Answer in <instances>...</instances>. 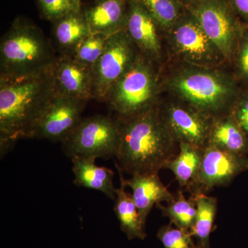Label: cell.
Returning <instances> with one entry per match:
<instances>
[{"mask_svg":"<svg viewBox=\"0 0 248 248\" xmlns=\"http://www.w3.org/2000/svg\"><path fill=\"white\" fill-rule=\"evenodd\" d=\"M162 94L211 120L231 112L243 87L230 67L210 68L167 62L161 70Z\"/></svg>","mask_w":248,"mask_h":248,"instance_id":"obj_1","label":"cell"},{"mask_svg":"<svg viewBox=\"0 0 248 248\" xmlns=\"http://www.w3.org/2000/svg\"><path fill=\"white\" fill-rule=\"evenodd\" d=\"M51 67L26 76H0L1 156L19 139L32 138L41 117L56 92Z\"/></svg>","mask_w":248,"mask_h":248,"instance_id":"obj_2","label":"cell"},{"mask_svg":"<svg viewBox=\"0 0 248 248\" xmlns=\"http://www.w3.org/2000/svg\"><path fill=\"white\" fill-rule=\"evenodd\" d=\"M159 104L128 118H116L120 133L117 164L131 175L159 174L179 153V143L161 119Z\"/></svg>","mask_w":248,"mask_h":248,"instance_id":"obj_3","label":"cell"},{"mask_svg":"<svg viewBox=\"0 0 248 248\" xmlns=\"http://www.w3.org/2000/svg\"><path fill=\"white\" fill-rule=\"evenodd\" d=\"M57 58L42 29L29 18L18 16L1 37L0 76H26L46 71Z\"/></svg>","mask_w":248,"mask_h":248,"instance_id":"obj_4","label":"cell"},{"mask_svg":"<svg viewBox=\"0 0 248 248\" xmlns=\"http://www.w3.org/2000/svg\"><path fill=\"white\" fill-rule=\"evenodd\" d=\"M161 70L139 53L108 96L107 103L115 118H128L159 102L162 97Z\"/></svg>","mask_w":248,"mask_h":248,"instance_id":"obj_5","label":"cell"},{"mask_svg":"<svg viewBox=\"0 0 248 248\" xmlns=\"http://www.w3.org/2000/svg\"><path fill=\"white\" fill-rule=\"evenodd\" d=\"M165 45L167 62L210 68L230 67L220 49L187 9L165 32Z\"/></svg>","mask_w":248,"mask_h":248,"instance_id":"obj_6","label":"cell"},{"mask_svg":"<svg viewBox=\"0 0 248 248\" xmlns=\"http://www.w3.org/2000/svg\"><path fill=\"white\" fill-rule=\"evenodd\" d=\"M120 141V126L115 117L95 115L82 117L62 144L63 151L70 157L107 159L117 156Z\"/></svg>","mask_w":248,"mask_h":248,"instance_id":"obj_7","label":"cell"},{"mask_svg":"<svg viewBox=\"0 0 248 248\" xmlns=\"http://www.w3.org/2000/svg\"><path fill=\"white\" fill-rule=\"evenodd\" d=\"M186 8L220 49L230 66L245 24L229 0H199Z\"/></svg>","mask_w":248,"mask_h":248,"instance_id":"obj_8","label":"cell"},{"mask_svg":"<svg viewBox=\"0 0 248 248\" xmlns=\"http://www.w3.org/2000/svg\"><path fill=\"white\" fill-rule=\"evenodd\" d=\"M139 53L125 29L110 36L104 53L91 68L93 99L107 102L112 86L133 64Z\"/></svg>","mask_w":248,"mask_h":248,"instance_id":"obj_9","label":"cell"},{"mask_svg":"<svg viewBox=\"0 0 248 248\" xmlns=\"http://www.w3.org/2000/svg\"><path fill=\"white\" fill-rule=\"evenodd\" d=\"M159 106L161 119L178 143L184 142L202 150L208 146L213 120L166 94H162Z\"/></svg>","mask_w":248,"mask_h":248,"instance_id":"obj_10","label":"cell"},{"mask_svg":"<svg viewBox=\"0 0 248 248\" xmlns=\"http://www.w3.org/2000/svg\"><path fill=\"white\" fill-rule=\"evenodd\" d=\"M127 33L142 56L162 68L168 61L165 32L138 0H130Z\"/></svg>","mask_w":248,"mask_h":248,"instance_id":"obj_11","label":"cell"},{"mask_svg":"<svg viewBox=\"0 0 248 248\" xmlns=\"http://www.w3.org/2000/svg\"><path fill=\"white\" fill-rule=\"evenodd\" d=\"M248 170V155L235 154L208 146L203 150L200 174L190 194L192 196L205 194L215 187L228 186Z\"/></svg>","mask_w":248,"mask_h":248,"instance_id":"obj_12","label":"cell"},{"mask_svg":"<svg viewBox=\"0 0 248 248\" xmlns=\"http://www.w3.org/2000/svg\"><path fill=\"white\" fill-rule=\"evenodd\" d=\"M87 102L55 92L36 126L32 138L62 143L82 119Z\"/></svg>","mask_w":248,"mask_h":248,"instance_id":"obj_13","label":"cell"},{"mask_svg":"<svg viewBox=\"0 0 248 248\" xmlns=\"http://www.w3.org/2000/svg\"><path fill=\"white\" fill-rule=\"evenodd\" d=\"M55 91L81 100L93 99L91 70L72 57L60 55L51 67Z\"/></svg>","mask_w":248,"mask_h":248,"instance_id":"obj_14","label":"cell"},{"mask_svg":"<svg viewBox=\"0 0 248 248\" xmlns=\"http://www.w3.org/2000/svg\"><path fill=\"white\" fill-rule=\"evenodd\" d=\"M130 0H94L82 9L92 33L110 36L125 29Z\"/></svg>","mask_w":248,"mask_h":248,"instance_id":"obj_15","label":"cell"},{"mask_svg":"<svg viewBox=\"0 0 248 248\" xmlns=\"http://www.w3.org/2000/svg\"><path fill=\"white\" fill-rule=\"evenodd\" d=\"M125 183L127 187L131 188L132 197L145 225L155 205L161 202L170 203L175 199L161 182L157 173L135 174L130 179H125Z\"/></svg>","mask_w":248,"mask_h":248,"instance_id":"obj_16","label":"cell"},{"mask_svg":"<svg viewBox=\"0 0 248 248\" xmlns=\"http://www.w3.org/2000/svg\"><path fill=\"white\" fill-rule=\"evenodd\" d=\"M74 173V184L79 187L102 192L115 200L117 189L114 186L115 173L112 170L95 164L96 158L74 156L71 157Z\"/></svg>","mask_w":248,"mask_h":248,"instance_id":"obj_17","label":"cell"},{"mask_svg":"<svg viewBox=\"0 0 248 248\" xmlns=\"http://www.w3.org/2000/svg\"><path fill=\"white\" fill-rule=\"evenodd\" d=\"M52 24L53 42L60 55L73 58L81 42L92 33L82 10L66 15Z\"/></svg>","mask_w":248,"mask_h":248,"instance_id":"obj_18","label":"cell"},{"mask_svg":"<svg viewBox=\"0 0 248 248\" xmlns=\"http://www.w3.org/2000/svg\"><path fill=\"white\" fill-rule=\"evenodd\" d=\"M208 146L235 154L248 155V139L231 113L213 120Z\"/></svg>","mask_w":248,"mask_h":248,"instance_id":"obj_19","label":"cell"},{"mask_svg":"<svg viewBox=\"0 0 248 248\" xmlns=\"http://www.w3.org/2000/svg\"><path fill=\"white\" fill-rule=\"evenodd\" d=\"M115 166L120 174V187L116 192L114 211L120 222L121 229L129 240L144 239L146 236V225L142 221L132 195L125 190L127 186L122 169L116 162Z\"/></svg>","mask_w":248,"mask_h":248,"instance_id":"obj_20","label":"cell"},{"mask_svg":"<svg viewBox=\"0 0 248 248\" xmlns=\"http://www.w3.org/2000/svg\"><path fill=\"white\" fill-rule=\"evenodd\" d=\"M179 148L178 154L170 160L164 169L170 170L181 187L190 192L200 174L203 150L184 142L179 143Z\"/></svg>","mask_w":248,"mask_h":248,"instance_id":"obj_21","label":"cell"},{"mask_svg":"<svg viewBox=\"0 0 248 248\" xmlns=\"http://www.w3.org/2000/svg\"><path fill=\"white\" fill-rule=\"evenodd\" d=\"M192 197L195 200L197 215L195 223L190 231V234L192 237L197 238L199 248H210V236L213 231L218 202L216 197H209L205 194H198Z\"/></svg>","mask_w":248,"mask_h":248,"instance_id":"obj_22","label":"cell"},{"mask_svg":"<svg viewBox=\"0 0 248 248\" xmlns=\"http://www.w3.org/2000/svg\"><path fill=\"white\" fill-rule=\"evenodd\" d=\"M167 206L161 203L156 207L161 210L163 216L168 217L174 226L187 232H190L195 223L197 208L193 197L186 199L182 189L179 190L177 198Z\"/></svg>","mask_w":248,"mask_h":248,"instance_id":"obj_23","label":"cell"},{"mask_svg":"<svg viewBox=\"0 0 248 248\" xmlns=\"http://www.w3.org/2000/svg\"><path fill=\"white\" fill-rule=\"evenodd\" d=\"M164 32L172 27L187 8L180 0H138Z\"/></svg>","mask_w":248,"mask_h":248,"instance_id":"obj_24","label":"cell"},{"mask_svg":"<svg viewBox=\"0 0 248 248\" xmlns=\"http://www.w3.org/2000/svg\"><path fill=\"white\" fill-rule=\"evenodd\" d=\"M109 37L101 33H91L77 48L73 58L84 66L92 68L105 50Z\"/></svg>","mask_w":248,"mask_h":248,"instance_id":"obj_25","label":"cell"},{"mask_svg":"<svg viewBox=\"0 0 248 248\" xmlns=\"http://www.w3.org/2000/svg\"><path fill=\"white\" fill-rule=\"evenodd\" d=\"M40 17L51 23L82 10L81 0H35Z\"/></svg>","mask_w":248,"mask_h":248,"instance_id":"obj_26","label":"cell"},{"mask_svg":"<svg viewBox=\"0 0 248 248\" xmlns=\"http://www.w3.org/2000/svg\"><path fill=\"white\" fill-rule=\"evenodd\" d=\"M230 68L242 87L248 86V26L246 24Z\"/></svg>","mask_w":248,"mask_h":248,"instance_id":"obj_27","label":"cell"},{"mask_svg":"<svg viewBox=\"0 0 248 248\" xmlns=\"http://www.w3.org/2000/svg\"><path fill=\"white\" fill-rule=\"evenodd\" d=\"M172 223L161 227L157 232V237L164 248H197L194 244L190 232L174 228Z\"/></svg>","mask_w":248,"mask_h":248,"instance_id":"obj_28","label":"cell"},{"mask_svg":"<svg viewBox=\"0 0 248 248\" xmlns=\"http://www.w3.org/2000/svg\"><path fill=\"white\" fill-rule=\"evenodd\" d=\"M231 113L248 139V86L243 87Z\"/></svg>","mask_w":248,"mask_h":248,"instance_id":"obj_29","label":"cell"},{"mask_svg":"<svg viewBox=\"0 0 248 248\" xmlns=\"http://www.w3.org/2000/svg\"><path fill=\"white\" fill-rule=\"evenodd\" d=\"M229 1L238 17L248 26V0H229Z\"/></svg>","mask_w":248,"mask_h":248,"instance_id":"obj_30","label":"cell"},{"mask_svg":"<svg viewBox=\"0 0 248 248\" xmlns=\"http://www.w3.org/2000/svg\"><path fill=\"white\" fill-rule=\"evenodd\" d=\"M185 5L186 7L188 6L189 5L193 4V3L196 2V1H199V0H180Z\"/></svg>","mask_w":248,"mask_h":248,"instance_id":"obj_31","label":"cell"},{"mask_svg":"<svg viewBox=\"0 0 248 248\" xmlns=\"http://www.w3.org/2000/svg\"><path fill=\"white\" fill-rule=\"evenodd\" d=\"M197 248H199L198 246H197Z\"/></svg>","mask_w":248,"mask_h":248,"instance_id":"obj_32","label":"cell"}]
</instances>
